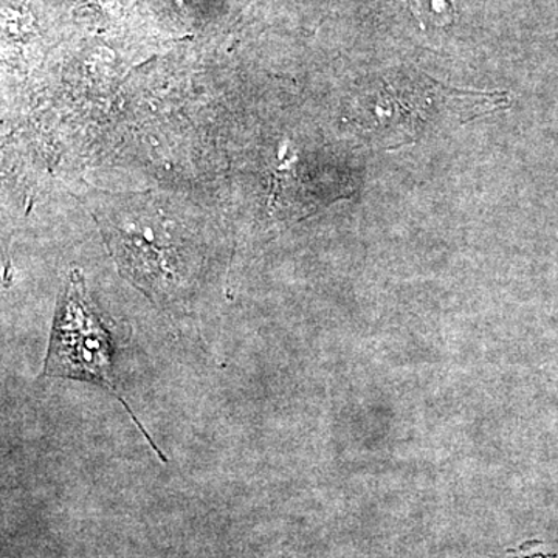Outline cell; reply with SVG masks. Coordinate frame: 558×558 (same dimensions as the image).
<instances>
[{"label": "cell", "instance_id": "3", "mask_svg": "<svg viewBox=\"0 0 558 558\" xmlns=\"http://www.w3.org/2000/svg\"><path fill=\"white\" fill-rule=\"evenodd\" d=\"M411 5L418 20L435 27H444L454 17L453 0H411Z\"/></svg>", "mask_w": 558, "mask_h": 558}, {"label": "cell", "instance_id": "2", "mask_svg": "<svg viewBox=\"0 0 558 558\" xmlns=\"http://www.w3.org/2000/svg\"><path fill=\"white\" fill-rule=\"evenodd\" d=\"M135 219L126 229L117 230V263L130 274V278L145 288L165 289L175 278L179 269L174 259V245L160 222Z\"/></svg>", "mask_w": 558, "mask_h": 558}, {"label": "cell", "instance_id": "1", "mask_svg": "<svg viewBox=\"0 0 558 558\" xmlns=\"http://www.w3.org/2000/svg\"><path fill=\"white\" fill-rule=\"evenodd\" d=\"M113 352L116 344L112 333L87 300L83 277L78 271H73L54 317L43 376L87 381L106 389L123 403L124 410L131 414L132 421L148 439L153 450L161 461L167 462L165 454L121 396L113 371Z\"/></svg>", "mask_w": 558, "mask_h": 558}]
</instances>
